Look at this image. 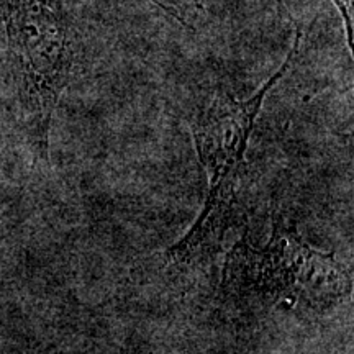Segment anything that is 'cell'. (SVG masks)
I'll return each mask as SVG.
<instances>
[{
    "label": "cell",
    "mask_w": 354,
    "mask_h": 354,
    "mask_svg": "<svg viewBox=\"0 0 354 354\" xmlns=\"http://www.w3.org/2000/svg\"><path fill=\"white\" fill-rule=\"evenodd\" d=\"M302 32L297 26L294 44L284 64L248 100L218 94L192 122V135L207 179L209 192L201 215L189 232L167 251L174 264H190L218 250L234 218L238 184L245 154L263 102L274 86L286 76L297 57Z\"/></svg>",
    "instance_id": "6da1fadb"
},
{
    "label": "cell",
    "mask_w": 354,
    "mask_h": 354,
    "mask_svg": "<svg viewBox=\"0 0 354 354\" xmlns=\"http://www.w3.org/2000/svg\"><path fill=\"white\" fill-rule=\"evenodd\" d=\"M221 287L228 297L238 300L325 308L349 295L351 279L333 254L307 245L277 221L264 245L245 240L233 248Z\"/></svg>",
    "instance_id": "7a4b0ae2"
},
{
    "label": "cell",
    "mask_w": 354,
    "mask_h": 354,
    "mask_svg": "<svg viewBox=\"0 0 354 354\" xmlns=\"http://www.w3.org/2000/svg\"><path fill=\"white\" fill-rule=\"evenodd\" d=\"M10 50L43 154L53 112L76 68L79 38L61 0H3Z\"/></svg>",
    "instance_id": "3957f363"
},
{
    "label": "cell",
    "mask_w": 354,
    "mask_h": 354,
    "mask_svg": "<svg viewBox=\"0 0 354 354\" xmlns=\"http://www.w3.org/2000/svg\"><path fill=\"white\" fill-rule=\"evenodd\" d=\"M151 2L174 17L176 20H179L180 24L187 26L192 25L197 10L196 0H151Z\"/></svg>",
    "instance_id": "277c9868"
},
{
    "label": "cell",
    "mask_w": 354,
    "mask_h": 354,
    "mask_svg": "<svg viewBox=\"0 0 354 354\" xmlns=\"http://www.w3.org/2000/svg\"><path fill=\"white\" fill-rule=\"evenodd\" d=\"M333 2L342 13L344 28H346L348 46L353 48V0H333Z\"/></svg>",
    "instance_id": "5b68a950"
}]
</instances>
